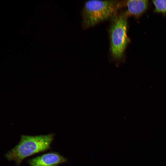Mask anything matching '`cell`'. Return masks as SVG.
Returning a JSON list of instances; mask_svg holds the SVG:
<instances>
[{
	"instance_id": "cell-6",
	"label": "cell",
	"mask_w": 166,
	"mask_h": 166,
	"mask_svg": "<svg viewBox=\"0 0 166 166\" xmlns=\"http://www.w3.org/2000/svg\"><path fill=\"white\" fill-rule=\"evenodd\" d=\"M152 2L155 7L154 12L166 13V0H153Z\"/></svg>"
},
{
	"instance_id": "cell-5",
	"label": "cell",
	"mask_w": 166,
	"mask_h": 166,
	"mask_svg": "<svg viewBox=\"0 0 166 166\" xmlns=\"http://www.w3.org/2000/svg\"><path fill=\"white\" fill-rule=\"evenodd\" d=\"M125 3L127 7L125 12L127 15L138 18L147 9L148 1L147 0H129Z\"/></svg>"
},
{
	"instance_id": "cell-2",
	"label": "cell",
	"mask_w": 166,
	"mask_h": 166,
	"mask_svg": "<svg viewBox=\"0 0 166 166\" xmlns=\"http://www.w3.org/2000/svg\"><path fill=\"white\" fill-rule=\"evenodd\" d=\"M121 5L117 0L86 2L81 11L83 28L86 29L112 18Z\"/></svg>"
},
{
	"instance_id": "cell-3",
	"label": "cell",
	"mask_w": 166,
	"mask_h": 166,
	"mask_svg": "<svg viewBox=\"0 0 166 166\" xmlns=\"http://www.w3.org/2000/svg\"><path fill=\"white\" fill-rule=\"evenodd\" d=\"M125 12L115 14L112 18L109 29L110 50L112 57L119 61L124 57L126 46L130 42L127 35V18Z\"/></svg>"
},
{
	"instance_id": "cell-1",
	"label": "cell",
	"mask_w": 166,
	"mask_h": 166,
	"mask_svg": "<svg viewBox=\"0 0 166 166\" xmlns=\"http://www.w3.org/2000/svg\"><path fill=\"white\" fill-rule=\"evenodd\" d=\"M53 133L46 135H21L19 143L8 151L5 157L8 161H14L20 166L26 158L50 149L54 139Z\"/></svg>"
},
{
	"instance_id": "cell-4",
	"label": "cell",
	"mask_w": 166,
	"mask_h": 166,
	"mask_svg": "<svg viewBox=\"0 0 166 166\" xmlns=\"http://www.w3.org/2000/svg\"><path fill=\"white\" fill-rule=\"evenodd\" d=\"M67 161L66 158L55 152L45 153L27 160L30 166H58Z\"/></svg>"
}]
</instances>
